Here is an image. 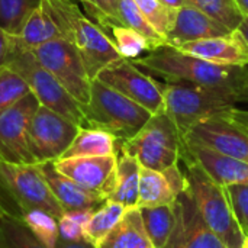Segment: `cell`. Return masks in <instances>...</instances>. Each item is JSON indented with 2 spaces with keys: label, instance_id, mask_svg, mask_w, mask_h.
Masks as SVG:
<instances>
[{
  "label": "cell",
  "instance_id": "ac0fdd59",
  "mask_svg": "<svg viewBox=\"0 0 248 248\" xmlns=\"http://www.w3.org/2000/svg\"><path fill=\"white\" fill-rule=\"evenodd\" d=\"M36 166L42 173L44 179L46 180L51 192L54 193V196L57 198V201L60 202L65 212L84 209L96 211L106 202V199L102 195L90 192L77 185L76 182H73L71 179L61 174L55 169L54 161L36 163Z\"/></svg>",
  "mask_w": 248,
  "mask_h": 248
},
{
  "label": "cell",
  "instance_id": "e575fe53",
  "mask_svg": "<svg viewBox=\"0 0 248 248\" xmlns=\"http://www.w3.org/2000/svg\"><path fill=\"white\" fill-rule=\"evenodd\" d=\"M94 211L84 209V211H68L64 212L58 218V232L60 238L64 241L76 243L86 240L84 231L86 225Z\"/></svg>",
  "mask_w": 248,
  "mask_h": 248
},
{
  "label": "cell",
  "instance_id": "7402d4cb",
  "mask_svg": "<svg viewBox=\"0 0 248 248\" xmlns=\"http://www.w3.org/2000/svg\"><path fill=\"white\" fill-rule=\"evenodd\" d=\"M177 201L183 212L187 248H227L225 244L217 237V234H214L205 224L195 202L189 196L187 189L179 195Z\"/></svg>",
  "mask_w": 248,
  "mask_h": 248
},
{
  "label": "cell",
  "instance_id": "3957f363",
  "mask_svg": "<svg viewBox=\"0 0 248 248\" xmlns=\"http://www.w3.org/2000/svg\"><path fill=\"white\" fill-rule=\"evenodd\" d=\"M182 158L186 161L187 169V193L205 224L227 248H244L247 237L234 217L225 187L218 185L196 160L190 157Z\"/></svg>",
  "mask_w": 248,
  "mask_h": 248
},
{
  "label": "cell",
  "instance_id": "f1b7e54d",
  "mask_svg": "<svg viewBox=\"0 0 248 248\" xmlns=\"http://www.w3.org/2000/svg\"><path fill=\"white\" fill-rule=\"evenodd\" d=\"M23 224L29 228V231L38 238L46 248H55L60 232H58V219L41 209H31L20 215Z\"/></svg>",
  "mask_w": 248,
  "mask_h": 248
},
{
  "label": "cell",
  "instance_id": "484cf974",
  "mask_svg": "<svg viewBox=\"0 0 248 248\" xmlns=\"http://www.w3.org/2000/svg\"><path fill=\"white\" fill-rule=\"evenodd\" d=\"M128 208L118 202L106 201L99 209H96L87 225H86V241L92 243L93 246H97L124 218Z\"/></svg>",
  "mask_w": 248,
  "mask_h": 248
},
{
  "label": "cell",
  "instance_id": "7c38bea8",
  "mask_svg": "<svg viewBox=\"0 0 248 248\" xmlns=\"http://www.w3.org/2000/svg\"><path fill=\"white\" fill-rule=\"evenodd\" d=\"M39 106L31 92L15 106L0 113V161L16 164H36L28 141V129Z\"/></svg>",
  "mask_w": 248,
  "mask_h": 248
},
{
  "label": "cell",
  "instance_id": "ba28073f",
  "mask_svg": "<svg viewBox=\"0 0 248 248\" xmlns=\"http://www.w3.org/2000/svg\"><path fill=\"white\" fill-rule=\"evenodd\" d=\"M6 65L25 78L39 105L60 113L81 128L86 126L81 103H78L65 87L38 62L32 51H10Z\"/></svg>",
  "mask_w": 248,
  "mask_h": 248
},
{
  "label": "cell",
  "instance_id": "8d00e7d4",
  "mask_svg": "<svg viewBox=\"0 0 248 248\" xmlns=\"http://www.w3.org/2000/svg\"><path fill=\"white\" fill-rule=\"evenodd\" d=\"M93 7V19L100 28L121 25L119 22V0H89Z\"/></svg>",
  "mask_w": 248,
  "mask_h": 248
},
{
  "label": "cell",
  "instance_id": "44dd1931",
  "mask_svg": "<svg viewBox=\"0 0 248 248\" xmlns=\"http://www.w3.org/2000/svg\"><path fill=\"white\" fill-rule=\"evenodd\" d=\"M141 164L135 157L118 151L115 187L108 201L118 202L125 208H137L140 192Z\"/></svg>",
  "mask_w": 248,
  "mask_h": 248
},
{
  "label": "cell",
  "instance_id": "4316f807",
  "mask_svg": "<svg viewBox=\"0 0 248 248\" xmlns=\"http://www.w3.org/2000/svg\"><path fill=\"white\" fill-rule=\"evenodd\" d=\"M0 248H46L23 221L0 208Z\"/></svg>",
  "mask_w": 248,
  "mask_h": 248
},
{
  "label": "cell",
  "instance_id": "5bb4252c",
  "mask_svg": "<svg viewBox=\"0 0 248 248\" xmlns=\"http://www.w3.org/2000/svg\"><path fill=\"white\" fill-rule=\"evenodd\" d=\"M118 154L105 157H73L54 161L55 169L81 187L109 199L116 179Z\"/></svg>",
  "mask_w": 248,
  "mask_h": 248
},
{
  "label": "cell",
  "instance_id": "f546056e",
  "mask_svg": "<svg viewBox=\"0 0 248 248\" xmlns=\"http://www.w3.org/2000/svg\"><path fill=\"white\" fill-rule=\"evenodd\" d=\"M41 0H0V28L15 36Z\"/></svg>",
  "mask_w": 248,
  "mask_h": 248
},
{
  "label": "cell",
  "instance_id": "4dcf8cb0",
  "mask_svg": "<svg viewBox=\"0 0 248 248\" xmlns=\"http://www.w3.org/2000/svg\"><path fill=\"white\" fill-rule=\"evenodd\" d=\"M31 93L25 78L7 65L0 68V113Z\"/></svg>",
  "mask_w": 248,
  "mask_h": 248
},
{
  "label": "cell",
  "instance_id": "60d3db41",
  "mask_svg": "<svg viewBox=\"0 0 248 248\" xmlns=\"http://www.w3.org/2000/svg\"><path fill=\"white\" fill-rule=\"evenodd\" d=\"M55 248H96L92 243L83 240V241H76V243H70V241H64V240H58Z\"/></svg>",
  "mask_w": 248,
  "mask_h": 248
},
{
  "label": "cell",
  "instance_id": "7dc6e473",
  "mask_svg": "<svg viewBox=\"0 0 248 248\" xmlns=\"http://www.w3.org/2000/svg\"><path fill=\"white\" fill-rule=\"evenodd\" d=\"M244 248H248V237L246 238V244H244Z\"/></svg>",
  "mask_w": 248,
  "mask_h": 248
},
{
  "label": "cell",
  "instance_id": "b9f144b4",
  "mask_svg": "<svg viewBox=\"0 0 248 248\" xmlns=\"http://www.w3.org/2000/svg\"><path fill=\"white\" fill-rule=\"evenodd\" d=\"M240 102H247L248 103V65L244 67V84L240 93Z\"/></svg>",
  "mask_w": 248,
  "mask_h": 248
},
{
  "label": "cell",
  "instance_id": "9a60e30c",
  "mask_svg": "<svg viewBox=\"0 0 248 248\" xmlns=\"http://www.w3.org/2000/svg\"><path fill=\"white\" fill-rule=\"evenodd\" d=\"M176 49L219 65H248V42L238 29L227 35L187 42Z\"/></svg>",
  "mask_w": 248,
  "mask_h": 248
},
{
  "label": "cell",
  "instance_id": "ffe728a7",
  "mask_svg": "<svg viewBox=\"0 0 248 248\" xmlns=\"http://www.w3.org/2000/svg\"><path fill=\"white\" fill-rule=\"evenodd\" d=\"M151 241L145 232L138 208L126 209L121 222L96 246V248H150Z\"/></svg>",
  "mask_w": 248,
  "mask_h": 248
},
{
  "label": "cell",
  "instance_id": "30bf717a",
  "mask_svg": "<svg viewBox=\"0 0 248 248\" xmlns=\"http://www.w3.org/2000/svg\"><path fill=\"white\" fill-rule=\"evenodd\" d=\"M80 128L81 126L60 113L39 105L28 129L29 150L35 163H46L61 158L74 141Z\"/></svg>",
  "mask_w": 248,
  "mask_h": 248
},
{
  "label": "cell",
  "instance_id": "ee69618b",
  "mask_svg": "<svg viewBox=\"0 0 248 248\" xmlns=\"http://www.w3.org/2000/svg\"><path fill=\"white\" fill-rule=\"evenodd\" d=\"M237 29L243 33V36L246 38V41L248 42V16H244V17H243V20H241V23L238 25Z\"/></svg>",
  "mask_w": 248,
  "mask_h": 248
},
{
  "label": "cell",
  "instance_id": "8fae6325",
  "mask_svg": "<svg viewBox=\"0 0 248 248\" xmlns=\"http://www.w3.org/2000/svg\"><path fill=\"white\" fill-rule=\"evenodd\" d=\"M96 78L137 102L151 113H157L164 109L163 84L140 71L131 60L121 58L109 64L97 74Z\"/></svg>",
  "mask_w": 248,
  "mask_h": 248
},
{
  "label": "cell",
  "instance_id": "603a6c76",
  "mask_svg": "<svg viewBox=\"0 0 248 248\" xmlns=\"http://www.w3.org/2000/svg\"><path fill=\"white\" fill-rule=\"evenodd\" d=\"M121 142L109 132L96 128H80L71 145L61 158L105 157L118 154Z\"/></svg>",
  "mask_w": 248,
  "mask_h": 248
},
{
  "label": "cell",
  "instance_id": "1f68e13d",
  "mask_svg": "<svg viewBox=\"0 0 248 248\" xmlns=\"http://www.w3.org/2000/svg\"><path fill=\"white\" fill-rule=\"evenodd\" d=\"M110 31L113 35L115 46L121 54V57L125 60L132 61L135 58H140L141 52L144 51H150V52L154 51L148 39H145L142 35H140L131 28L122 25H113L110 26Z\"/></svg>",
  "mask_w": 248,
  "mask_h": 248
},
{
  "label": "cell",
  "instance_id": "ab89813d",
  "mask_svg": "<svg viewBox=\"0 0 248 248\" xmlns=\"http://www.w3.org/2000/svg\"><path fill=\"white\" fill-rule=\"evenodd\" d=\"M225 116H227V118H230L232 122H235V124L241 125L243 128H246V129L248 131V110H243V109H237V108H234V109H231Z\"/></svg>",
  "mask_w": 248,
  "mask_h": 248
},
{
  "label": "cell",
  "instance_id": "83f0119b",
  "mask_svg": "<svg viewBox=\"0 0 248 248\" xmlns=\"http://www.w3.org/2000/svg\"><path fill=\"white\" fill-rule=\"evenodd\" d=\"M118 13H119L121 25L134 29L140 35H142L145 39H148L154 51L167 45L166 39L148 23V20L145 19V16L137 6L135 0H119Z\"/></svg>",
  "mask_w": 248,
  "mask_h": 248
},
{
  "label": "cell",
  "instance_id": "2e32d148",
  "mask_svg": "<svg viewBox=\"0 0 248 248\" xmlns=\"http://www.w3.org/2000/svg\"><path fill=\"white\" fill-rule=\"evenodd\" d=\"M230 32V28L222 25L208 13L199 10L192 4H185L176 9L173 26L166 39L169 46L179 48L187 42L221 36Z\"/></svg>",
  "mask_w": 248,
  "mask_h": 248
},
{
  "label": "cell",
  "instance_id": "d4e9b609",
  "mask_svg": "<svg viewBox=\"0 0 248 248\" xmlns=\"http://www.w3.org/2000/svg\"><path fill=\"white\" fill-rule=\"evenodd\" d=\"M145 232L154 248H163L170 238L176 225V212L173 205L138 208Z\"/></svg>",
  "mask_w": 248,
  "mask_h": 248
},
{
  "label": "cell",
  "instance_id": "836d02e7",
  "mask_svg": "<svg viewBox=\"0 0 248 248\" xmlns=\"http://www.w3.org/2000/svg\"><path fill=\"white\" fill-rule=\"evenodd\" d=\"M135 3L148 20V23L166 39L173 26L176 9L164 6L160 0H135Z\"/></svg>",
  "mask_w": 248,
  "mask_h": 248
},
{
  "label": "cell",
  "instance_id": "74e56055",
  "mask_svg": "<svg viewBox=\"0 0 248 248\" xmlns=\"http://www.w3.org/2000/svg\"><path fill=\"white\" fill-rule=\"evenodd\" d=\"M174 212H176V225L174 230L167 240L163 248H187L186 246V234H185V222H183V212L179 201L174 202Z\"/></svg>",
  "mask_w": 248,
  "mask_h": 248
},
{
  "label": "cell",
  "instance_id": "d590c367",
  "mask_svg": "<svg viewBox=\"0 0 248 248\" xmlns=\"http://www.w3.org/2000/svg\"><path fill=\"white\" fill-rule=\"evenodd\" d=\"M225 192L243 234L248 237V185L225 186Z\"/></svg>",
  "mask_w": 248,
  "mask_h": 248
},
{
  "label": "cell",
  "instance_id": "5b68a950",
  "mask_svg": "<svg viewBox=\"0 0 248 248\" xmlns=\"http://www.w3.org/2000/svg\"><path fill=\"white\" fill-rule=\"evenodd\" d=\"M86 126L112 134L121 144L135 137L151 118V112L100 80L92 81L90 100L81 106Z\"/></svg>",
  "mask_w": 248,
  "mask_h": 248
},
{
  "label": "cell",
  "instance_id": "e0dca14e",
  "mask_svg": "<svg viewBox=\"0 0 248 248\" xmlns=\"http://www.w3.org/2000/svg\"><path fill=\"white\" fill-rule=\"evenodd\" d=\"M182 157L196 160L206 173L221 186L248 185V164L221 154L206 145L185 140Z\"/></svg>",
  "mask_w": 248,
  "mask_h": 248
},
{
  "label": "cell",
  "instance_id": "f6af8a7d",
  "mask_svg": "<svg viewBox=\"0 0 248 248\" xmlns=\"http://www.w3.org/2000/svg\"><path fill=\"white\" fill-rule=\"evenodd\" d=\"M240 12L243 13V16H248V0H235Z\"/></svg>",
  "mask_w": 248,
  "mask_h": 248
},
{
  "label": "cell",
  "instance_id": "cb8c5ba5",
  "mask_svg": "<svg viewBox=\"0 0 248 248\" xmlns=\"http://www.w3.org/2000/svg\"><path fill=\"white\" fill-rule=\"evenodd\" d=\"M177 198V193L173 190L163 171L141 167L137 208L173 205Z\"/></svg>",
  "mask_w": 248,
  "mask_h": 248
},
{
  "label": "cell",
  "instance_id": "7bdbcfd3",
  "mask_svg": "<svg viewBox=\"0 0 248 248\" xmlns=\"http://www.w3.org/2000/svg\"><path fill=\"white\" fill-rule=\"evenodd\" d=\"M164 6L170 7V9H179L185 4H187L186 0H160Z\"/></svg>",
  "mask_w": 248,
  "mask_h": 248
},
{
  "label": "cell",
  "instance_id": "4fadbf2b",
  "mask_svg": "<svg viewBox=\"0 0 248 248\" xmlns=\"http://www.w3.org/2000/svg\"><path fill=\"white\" fill-rule=\"evenodd\" d=\"M183 140L206 145L248 164V131L225 115L198 124Z\"/></svg>",
  "mask_w": 248,
  "mask_h": 248
},
{
  "label": "cell",
  "instance_id": "8992f818",
  "mask_svg": "<svg viewBox=\"0 0 248 248\" xmlns=\"http://www.w3.org/2000/svg\"><path fill=\"white\" fill-rule=\"evenodd\" d=\"M0 208L20 218L31 209H41L57 219L65 212L36 164L0 161Z\"/></svg>",
  "mask_w": 248,
  "mask_h": 248
},
{
  "label": "cell",
  "instance_id": "6da1fadb",
  "mask_svg": "<svg viewBox=\"0 0 248 248\" xmlns=\"http://www.w3.org/2000/svg\"><path fill=\"white\" fill-rule=\"evenodd\" d=\"M132 62L161 76L167 83H190L231 90L238 96L240 102V93L244 84V67L214 64L183 54L169 45L161 46L145 57L135 58Z\"/></svg>",
  "mask_w": 248,
  "mask_h": 248
},
{
  "label": "cell",
  "instance_id": "f35d334b",
  "mask_svg": "<svg viewBox=\"0 0 248 248\" xmlns=\"http://www.w3.org/2000/svg\"><path fill=\"white\" fill-rule=\"evenodd\" d=\"M10 51V35L0 28V68L6 65Z\"/></svg>",
  "mask_w": 248,
  "mask_h": 248
},
{
  "label": "cell",
  "instance_id": "bcb514c9",
  "mask_svg": "<svg viewBox=\"0 0 248 248\" xmlns=\"http://www.w3.org/2000/svg\"><path fill=\"white\" fill-rule=\"evenodd\" d=\"M80 3L83 4V7H84V10L93 17V7H92V4H90V1L89 0H80Z\"/></svg>",
  "mask_w": 248,
  "mask_h": 248
},
{
  "label": "cell",
  "instance_id": "9c48e42d",
  "mask_svg": "<svg viewBox=\"0 0 248 248\" xmlns=\"http://www.w3.org/2000/svg\"><path fill=\"white\" fill-rule=\"evenodd\" d=\"M38 62L46 68L81 106L90 100L92 78L77 48L64 38L42 44L32 49Z\"/></svg>",
  "mask_w": 248,
  "mask_h": 248
},
{
  "label": "cell",
  "instance_id": "52a82bcc",
  "mask_svg": "<svg viewBox=\"0 0 248 248\" xmlns=\"http://www.w3.org/2000/svg\"><path fill=\"white\" fill-rule=\"evenodd\" d=\"M185 140L169 113L161 109L131 140L121 144L119 151L135 157L141 167L164 171L182 158Z\"/></svg>",
  "mask_w": 248,
  "mask_h": 248
},
{
  "label": "cell",
  "instance_id": "d6986e66",
  "mask_svg": "<svg viewBox=\"0 0 248 248\" xmlns=\"http://www.w3.org/2000/svg\"><path fill=\"white\" fill-rule=\"evenodd\" d=\"M58 38H62V35L41 0L28 16L20 32L15 36L10 35V51H32L36 46Z\"/></svg>",
  "mask_w": 248,
  "mask_h": 248
},
{
  "label": "cell",
  "instance_id": "c3c4849f",
  "mask_svg": "<svg viewBox=\"0 0 248 248\" xmlns=\"http://www.w3.org/2000/svg\"><path fill=\"white\" fill-rule=\"evenodd\" d=\"M150 248H154V247H153V246H151V247H150Z\"/></svg>",
  "mask_w": 248,
  "mask_h": 248
},
{
  "label": "cell",
  "instance_id": "7a4b0ae2",
  "mask_svg": "<svg viewBox=\"0 0 248 248\" xmlns=\"http://www.w3.org/2000/svg\"><path fill=\"white\" fill-rule=\"evenodd\" d=\"M46 12L64 39L71 42L81 55L92 80L109 64L121 60L113 39L103 28L90 20L71 0H42Z\"/></svg>",
  "mask_w": 248,
  "mask_h": 248
},
{
  "label": "cell",
  "instance_id": "277c9868",
  "mask_svg": "<svg viewBox=\"0 0 248 248\" xmlns=\"http://www.w3.org/2000/svg\"><path fill=\"white\" fill-rule=\"evenodd\" d=\"M164 110L174 121L182 137L198 124L224 116L238 103V96L227 89L190 83L163 84Z\"/></svg>",
  "mask_w": 248,
  "mask_h": 248
},
{
  "label": "cell",
  "instance_id": "d6a6232c",
  "mask_svg": "<svg viewBox=\"0 0 248 248\" xmlns=\"http://www.w3.org/2000/svg\"><path fill=\"white\" fill-rule=\"evenodd\" d=\"M187 4L198 7L199 10L208 13L231 31L237 29L243 20V13L240 12L235 0H186Z\"/></svg>",
  "mask_w": 248,
  "mask_h": 248
}]
</instances>
